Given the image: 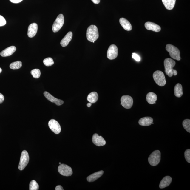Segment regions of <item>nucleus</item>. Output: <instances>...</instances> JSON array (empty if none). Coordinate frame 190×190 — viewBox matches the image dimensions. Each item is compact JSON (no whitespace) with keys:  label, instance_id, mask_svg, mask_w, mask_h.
<instances>
[{"label":"nucleus","instance_id":"26","mask_svg":"<svg viewBox=\"0 0 190 190\" xmlns=\"http://www.w3.org/2000/svg\"><path fill=\"white\" fill-rule=\"evenodd\" d=\"M22 66V62L20 61H17L12 63L10 65V67L13 70L18 69Z\"/></svg>","mask_w":190,"mask_h":190},{"label":"nucleus","instance_id":"30","mask_svg":"<svg viewBox=\"0 0 190 190\" xmlns=\"http://www.w3.org/2000/svg\"><path fill=\"white\" fill-rule=\"evenodd\" d=\"M44 64L47 66H50L54 64V62L52 59L51 58H48L44 59L43 61Z\"/></svg>","mask_w":190,"mask_h":190},{"label":"nucleus","instance_id":"9","mask_svg":"<svg viewBox=\"0 0 190 190\" xmlns=\"http://www.w3.org/2000/svg\"><path fill=\"white\" fill-rule=\"evenodd\" d=\"M121 104L125 108L129 109L132 107L133 104V99L130 96L123 95L121 98Z\"/></svg>","mask_w":190,"mask_h":190},{"label":"nucleus","instance_id":"4","mask_svg":"<svg viewBox=\"0 0 190 190\" xmlns=\"http://www.w3.org/2000/svg\"><path fill=\"white\" fill-rule=\"evenodd\" d=\"M166 50L169 53L170 56L174 59L177 61L181 60L179 50L173 45L168 44L166 47Z\"/></svg>","mask_w":190,"mask_h":190},{"label":"nucleus","instance_id":"6","mask_svg":"<svg viewBox=\"0 0 190 190\" xmlns=\"http://www.w3.org/2000/svg\"><path fill=\"white\" fill-rule=\"evenodd\" d=\"M29 160V157L28 152L26 150H23L21 153L20 162L18 166L19 170H24L28 163Z\"/></svg>","mask_w":190,"mask_h":190},{"label":"nucleus","instance_id":"17","mask_svg":"<svg viewBox=\"0 0 190 190\" xmlns=\"http://www.w3.org/2000/svg\"><path fill=\"white\" fill-rule=\"evenodd\" d=\"M153 119L152 117H146L142 118L139 120V124L141 126H150L152 124Z\"/></svg>","mask_w":190,"mask_h":190},{"label":"nucleus","instance_id":"34","mask_svg":"<svg viewBox=\"0 0 190 190\" xmlns=\"http://www.w3.org/2000/svg\"><path fill=\"white\" fill-rule=\"evenodd\" d=\"M4 101V97L2 94L0 93V104L3 103Z\"/></svg>","mask_w":190,"mask_h":190},{"label":"nucleus","instance_id":"1","mask_svg":"<svg viewBox=\"0 0 190 190\" xmlns=\"http://www.w3.org/2000/svg\"><path fill=\"white\" fill-rule=\"evenodd\" d=\"M164 64L165 72L166 75L169 77H172L173 75H177V72L176 70L173 69V67L176 64L175 61L170 58H166L164 61Z\"/></svg>","mask_w":190,"mask_h":190},{"label":"nucleus","instance_id":"13","mask_svg":"<svg viewBox=\"0 0 190 190\" xmlns=\"http://www.w3.org/2000/svg\"><path fill=\"white\" fill-rule=\"evenodd\" d=\"M44 94L45 97H46L48 101L54 103L57 105H61L64 103L63 101L54 97L47 92H44Z\"/></svg>","mask_w":190,"mask_h":190},{"label":"nucleus","instance_id":"36","mask_svg":"<svg viewBox=\"0 0 190 190\" xmlns=\"http://www.w3.org/2000/svg\"><path fill=\"white\" fill-rule=\"evenodd\" d=\"M55 190H64L63 188L61 186L58 185L55 188Z\"/></svg>","mask_w":190,"mask_h":190},{"label":"nucleus","instance_id":"3","mask_svg":"<svg viewBox=\"0 0 190 190\" xmlns=\"http://www.w3.org/2000/svg\"><path fill=\"white\" fill-rule=\"evenodd\" d=\"M153 77L155 81L158 86L162 87L166 85V78L162 72L160 70H157L153 74Z\"/></svg>","mask_w":190,"mask_h":190},{"label":"nucleus","instance_id":"18","mask_svg":"<svg viewBox=\"0 0 190 190\" xmlns=\"http://www.w3.org/2000/svg\"><path fill=\"white\" fill-rule=\"evenodd\" d=\"M73 37V33L71 31L68 32L64 38L62 39L60 42V44L62 47H65L67 46Z\"/></svg>","mask_w":190,"mask_h":190},{"label":"nucleus","instance_id":"12","mask_svg":"<svg viewBox=\"0 0 190 190\" xmlns=\"http://www.w3.org/2000/svg\"><path fill=\"white\" fill-rule=\"evenodd\" d=\"M92 140L93 144L98 146H103L106 144L104 139L102 137L99 136L97 134H95L93 135Z\"/></svg>","mask_w":190,"mask_h":190},{"label":"nucleus","instance_id":"7","mask_svg":"<svg viewBox=\"0 0 190 190\" xmlns=\"http://www.w3.org/2000/svg\"><path fill=\"white\" fill-rule=\"evenodd\" d=\"M64 21V15L62 14L58 15L53 24L52 26L53 32L56 33L59 31L63 26Z\"/></svg>","mask_w":190,"mask_h":190},{"label":"nucleus","instance_id":"21","mask_svg":"<svg viewBox=\"0 0 190 190\" xmlns=\"http://www.w3.org/2000/svg\"><path fill=\"white\" fill-rule=\"evenodd\" d=\"M104 172L103 170L95 172L87 177V181L89 182H93L96 181L103 175Z\"/></svg>","mask_w":190,"mask_h":190},{"label":"nucleus","instance_id":"32","mask_svg":"<svg viewBox=\"0 0 190 190\" xmlns=\"http://www.w3.org/2000/svg\"><path fill=\"white\" fill-rule=\"evenodd\" d=\"M6 24V21L4 17L0 15V27L3 26Z\"/></svg>","mask_w":190,"mask_h":190},{"label":"nucleus","instance_id":"25","mask_svg":"<svg viewBox=\"0 0 190 190\" xmlns=\"http://www.w3.org/2000/svg\"><path fill=\"white\" fill-rule=\"evenodd\" d=\"M98 99V95L95 92H92L88 95L87 100L89 103H94L96 102Z\"/></svg>","mask_w":190,"mask_h":190},{"label":"nucleus","instance_id":"40","mask_svg":"<svg viewBox=\"0 0 190 190\" xmlns=\"http://www.w3.org/2000/svg\"><path fill=\"white\" fill-rule=\"evenodd\" d=\"M59 164H61V163L60 162L59 163Z\"/></svg>","mask_w":190,"mask_h":190},{"label":"nucleus","instance_id":"10","mask_svg":"<svg viewBox=\"0 0 190 190\" xmlns=\"http://www.w3.org/2000/svg\"><path fill=\"white\" fill-rule=\"evenodd\" d=\"M118 55V49L115 44L111 45L108 48L107 52V57L109 60H114L116 58Z\"/></svg>","mask_w":190,"mask_h":190},{"label":"nucleus","instance_id":"15","mask_svg":"<svg viewBox=\"0 0 190 190\" xmlns=\"http://www.w3.org/2000/svg\"><path fill=\"white\" fill-rule=\"evenodd\" d=\"M145 27L147 30H152L155 32H158L161 30V28L159 25L149 21L145 23Z\"/></svg>","mask_w":190,"mask_h":190},{"label":"nucleus","instance_id":"20","mask_svg":"<svg viewBox=\"0 0 190 190\" xmlns=\"http://www.w3.org/2000/svg\"><path fill=\"white\" fill-rule=\"evenodd\" d=\"M172 182V178L169 176H166L160 181L159 187L160 189H162L168 187Z\"/></svg>","mask_w":190,"mask_h":190},{"label":"nucleus","instance_id":"22","mask_svg":"<svg viewBox=\"0 0 190 190\" xmlns=\"http://www.w3.org/2000/svg\"><path fill=\"white\" fill-rule=\"evenodd\" d=\"M157 100V96L153 92H149L147 94L146 97V101L150 104L156 103Z\"/></svg>","mask_w":190,"mask_h":190},{"label":"nucleus","instance_id":"38","mask_svg":"<svg viewBox=\"0 0 190 190\" xmlns=\"http://www.w3.org/2000/svg\"><path fill=\"white\" fill-rule=\"evenodd\" d=\"M92 103L89 102V103H88L87 104V106L89 107H91L92 105Z\"/></svg>","mask_w":190,"mask_h":190},{"label":"nucleus","instance_id":"33","mask_svg":"<svg viewBox=\"0 0 190 190\" xmlns=\"http://www.w3.org/2000/svg\"><path fill=\"white\" fill-rule=\"evenodd\" d=\"M132 57L133 59L138 62L140 61V58L138 55L135 53H133L132 55Z\"/></svg>","mask_w":190,"mask_h":190},{"label":"nucleus","instance_id":"2","mask_svg":"<svg viewBox=\"0 0 190 190\" xmlns=\"http://www.w3.org/2000/svg\"><path fill=\"white\" fill-rule=\"evenodd\" d=\"M87 38L91 42H95L99 38V33L97 27L95 25H90L87 29Z\"/></svg>","mask_w":190,"mask_h":190},{"label":"nucleus","instance_id":"31","mask_svg":"<svg viewBox=\"0 0 190 190\" xmlns=\"http://www.w3.org/2000/svg\"><path fill=\"white\" fill-rule=\"evenodd\" d=\"M185 157L186 160L189 163H190V149H188L185 152Z\"/></svg>","mask_w":190,"mask_h":190},{"label":"nucleus","instance_id":"23","mask_svg":"<svg viewBox=\"0 0 190 190\" xmlns=\"http://www.w3.org/2000/svg\"><path fill=\"white\" fill-rule=\"evenodd\" d=\"M174 92L176 97L180 98L182 96L183 94V89L181 84H176L174 87Z\"/></svg>","mask_w":190,"mask_h":190},{"label":"nucleus","instance_id":"11","mask_svg":"<svg viewBox=\"0 0 190 190\" xmlns=\"http://www.w3.org/2000/svg\"><path fill=\"white\" fill-rule=\"evenodd\" d=\"M49 128L52 132L56 134H59L61 131V128L57 121L52 119L48 123Z\"/></svg>","mask_w":190,"mask_h":190},{"label":"nucleus","instance_id":"29","mask_svg":"<svg viewBox=\"0 0 190 190\" xmlns=\"http://www.w3.org/2000/svg\"><path fill=\"white\" fill-rule=\"evenodd\" d=\"M31 74L34 78L38 79L40 77L41 73L40 70L38 69H35L31 70Z\"/></svg>","mask_w":190,"mask_h":190},{"label":"nucleus","instance_id":"24","mask_svg":"<svg viewBox=\"0 0 190 190\" xmlns=\"http://www.w3.org/2000/svg\"><path fill=\"white\" fill-rule=\"evenodd\" d=\"M164 6L169 10H171L175 6L176 0H162Z\"/></svg>","mask_w":190,"mask_h":190},{"label":"nucleus","instance_id":"39","mask_svg":"<svg viewBox=\"0 0 190 190\" xmlns=\"http://www.w3.org/2000/svg\"><path fill=\"white\" fill-rule=\"evenodd\" d=\"M1 72H2V69H1V68H0V73H1Z\"/></svg>","mask_w":190,"mask_h":190},{"label":"nucleus","instance_id":"28","mask_svg":"<svg viewBox=\"0 0 190 190\" xmlns=\"http://www.w3.org/2000/svg\"><path fill=\"white\" fill-rule=\"evenodd\" d=\"M183 125L184 129L188 132L190 133V120L186 119L184 120L183 123Z\"/></svg>","mask_w":190,"mask_h":190},{"label":"nucleus","instance_id":"8","mask_svg":"<svg viewBox=\"0 0 190 190\" xmlns=\"http://www.w3.org/2000/svg\"><path fill=\"white\" fill-rule=\"evenodd\" d=\"M58 170L61 175L63 176H69L73 174L72 168L65 164H60L58 166Z\"/></svg>","mask_w":190,"mask_h":190},{"label":"nucleus","instance_id":"16","mask_svg":"<svg viewBox=\"0 0 190 190\" xmlns=\"http://www.w3.org/2000/svg\"><path fill=\"white\" fill-rule=\"evenodd\" d=\"M16 50V48L15 46H11L3 50L0 53V55L2 57L9 56L14 53Z\"/></svg>","mask_w":190,"mask_h":190},{"label":"nucleus","instance_id":"27","mask_svg":"<svg viewBox=\"0 0 190 190\" xmlns=\"http://www.w3.org/2000/svg\"><path fill=\"white\" fill-rule=\"evenodd\" d=\"M39 188V185L35 180H33L30 182L29 184V190H38Z\"/></svg>","mask_w":190,"mask_h":190},{"label":"nucleus","instance_id":"37","mask_svg":"<svg viewBox=\"0 0 190 190\" xmlns=\"http://www.w3.org/2000/svg\"><path fill=\"white\" fill-rule=\"evenodd\" d=\"M91 1L95 4H98L100 2V0H91Z\"/></svg>","mask_w":190,"mask_h":190},{"label":"nucleus","instance_id":"5","mask_svg":"<svg viewBox=\"0 0 190 190\" xmlns=\"http://www.w3.org/2000/svg\"><path fill=\"white\" fill-rule=\"evenodd\" d=\"M161 153L160 151L156 150L152 152L148 158V162L152 166H157L160 160Z\"/></svg>","mask_w":190,"mask_h":190},{"label":"nucleus","instance_id":"19","mask_svg":"<svg viewBox=\"0 0 190 190\" xmlns=\"http://www.w3.org/2000/svg\"><path fill=\"white\" fill-rule=\"evenodd\" d=\"M119 23H120L121 26L125 30L129 31L132 30V25L130 22L126 19L124 18H121L119 19Z\"/></svg>","mask_w":190,"mask_h":190},{"label":"nucleus","instance_id":"41","mask_svg":"<svg viewBox=\"0 0 190 190\" xmlns=\"http://www.w3.org/2000/svg\"><path fill=\"white\" fill-rule=\"evenodd\" d=\"M95 42H93L94 43H95Z\"/></svg>","mask_w":190,"mask_h":190},{"label":"nucleus","instance_id":"35","mask_svg":"<svg viewBox=\"0 0 190 190\" xmlns=\"http://www.w3.org/2000/svg\"><path fill=\"white\" fill-rule=\"evenodd\" d=\"M23 0H10L11 2L13 3H18L21 2Z\"/></svg>","mask_w":190,"mask_h":190},{"label":"nucleus","instance_id":"14","mask_svg":"<svg viewBox=\"0 0 190 190\" xmlns=\"http://www.w3.org/2000/svg\"><path fill=\"white\" fill-rule=\"evenodd\" d=\"M38 30V25L36 23H33L29 25L28 35L30 38L34 37L37 34Z\"/></svg>","mask_w":190,"mask_h":190}]
</instances>
